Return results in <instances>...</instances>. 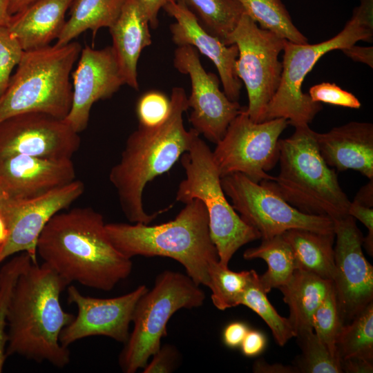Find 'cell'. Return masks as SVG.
Wrapping results in <instances>:
<instances>
[{
	"instance_id": "5b68a950",
	"label": "cell",
	"mask_w": 373,
	"mask_h": 373,
	"mask_svg": "<svg viewBox=\"0 0 373 373\" xmlns=\"http://www.w3.org/2000/svg\"><path fill=\"white\" fill-rule=\"evenodd\" d=\"M316 133L302 125L295 127L290 137L279 139L280 172L274 180L260 183L305 213L335 220L348 215L351 201L336 171L322 157Z\"/></svg>"
},
{
	"instance_id": "e0dca14e",
	"label": "cell",
	"mask_w": 373,
	"mask_h": 373,
	"mask_svg": "<svg viewBox=\"0 0 373 373\" xmlns=\"http://www.w3.org/2000/svg\"><path fill=\"white\" fill-rule=\"evenodd\" d=\"M148 289L142 285L119 296L96 298L84 296L70 285L67 288L68 302L76 305L77 314L62 329L61 344L68 347L78 340L94 336H104L125 343L135 305Z\"/></svg>"
},
{
	"instance_id": "7a4b0ae2",
	"label": "cell",
	"mask_w": 373,
	"mask_h": 373,
	"mask_svg": "<svg viewBox=\"0 0 373 373\" xmlns=\"http://www.w3.org/2000/svg\"><path fill=\"white\" fill-rule=\"evenodd\" d=\"M171 109L166 119L155 126L139 124L128 137L121 157L109 173L121 209L132 223L149 224L166 209L146 213L142 195L146 184L171 169L200 134L187 131L183 114L189 108L183 88H172Z\"/></svg>"
},
{
	"instance_id": "6da1fadb",
	"label": "cell",
	"mask_w": 373,
	"mask_h": 373,
	"mask_svg": "<svg viewBox=\"0 0 373 373\" xmlns=\"http://www.w3.org/2000/svg\"><path fill=\"white\" fill-rule=\"evenodd\" d=\"M105 226L91 207L60 211L42 231L37 253L68 285L110 291L131 274L133 262L114 247Z\"/></svg>"
},
{
	"instance_id": "ab89813d",
	"label": "cell",
	"mask_w": 373,
	"mask_h": 373,
	"mask_svg": "<svg viewBox=\"0 0 373 373\" xmlns=\"http://www.w3.org/2000/svg\"><path fill=\"white\" fill-rule=\"evenodd\" d=\"M348 215L362 222L368 230L363 237V245L371 256L373 255V209L372 207L362 204L355 200L350 202Z\"/></svg>"
},
{
	"instance_id": "603a6c76",
	"label": "cell",
	"mask_w": 373,
	"mask_h": 373,
	"mask_svg": "<svg viewBox=\"0 0 373 373\" xmlns=\"http://www.w3.org/2000/svg\"><path fill=\"white\" fill-rule=\"evenodd\" d=\"M73 0H36L12 15L8 28L24 51L44 48L59 36Z\"/></svg>"
},
{
	"instance_id": "f1b7e54d",
	"label": "cell",
	"mask_w": 373,
	"mask_h": 373,
	"mask_svg": "<svg viewBox=\"0 0 373 373\" xmlns=\"http://www.w3.org/2000/svg\"><path fill=\"white\" fill-rule=\"evenodd\" d=\"M245 13L260 25L278 36L295 44L308 43L292 22L289 12L280 0H237Z\"/></svg>"
},
{
	"instance_id": "9a60e30c",
	"label": "cell",
	"mask_w": 373,
	"mask_h": 373,
	"mask_svg": "<svg viewBox=\"0 0 373 373\" xmlns=\"http://www.w3.org/2000/svg\"><path fill=\"white\" fill-rule=\"evenodd\" d=\"M173 66L190 77L191 91L187 101L189 108H192L189 122L193 128L217 144L242 107L220 90L219 79L204 70L199 52L193 46H178L174 51Z\"/></svg>"
},
{
	"instance_id": "277c9868",
	"label": "cell",
	"mask_w": 373,
	"mask_h": 373,
	"mask_svg": "<svg viewBox=\"0 0 373 373\" xmlns=\"http://www.w3.org/2000/svg\"><path fill=\"white\" fill-rule=\"evenodd\" d=\"M114 247L124 256H162L180 263L198 285H208L209 265L219 260L210 236L209 216L203 202L193 199L176 217L150 226L142 223L106 224Z\"/></svg>"
},
{
	"instance_id": "8fae6325",
	"label": "cell",
	"mask_w": 373,
	"mask_h": 373,
	"mask_svg": "<svg viewBox=\"0 0 373 373\" xmlns=\"http://www.w3.org/2000/svg\"><path fill=\"white\" fill-rule=\"evenodd\" d=\"M289 124L285 118L252 121L242 107L212 152L220 177L240 173L256 182L274 180L267 171L279 158V137Z\"/></svg>"
},
{
	"instance_id": "f35d334b",
	"label": "cell",
	"mask_w": 373,
	"mask_h": 373,
	"mask_svg": "<svg viewBox=\"0 0 373 373\" xmlns=\"http://www.w3.org/2000/svg\"><path fill=\"white\" fill-rule=\"evenodd\" d=\"M153 358L143 368L144 373H170L180 365V354L173 345L166 344L152 356Z\"/></svg>"
},
{
	"instance_id": "4dcf8cb0",
	"label": "cell",
	"mask_w": 373,
	"mask_h": 373,
	"mask_svg": "<svg viewBox=\"0 0 373 373\" xmlns=\"http://www.w3.org/2000/svg\"><path fill=\"white\" fill-rule=\"evenodd\" d=\"M240 305L251 309L266 323L279 345L283 346L292 337H296L288 318L280 316L269 301L260 285L259 275L254 269L250 270L249 280Z\"/></svg>"
},
{
	"instance_id": "9c48e42d",
	"label": "cell",
	"mask_w": 373,
	"mask_h": 373,
	"mask_svg": "<svg viewBox=\"0 0 373 373\" xmlns=\"http://www.w3.org/2000/svg\"><path fill=\"white\" fill-rule=\"evenodd\" d=\"M372 39L373 31L352 17L338 34L323 42L299 44L286 40L280 85L266 108L262 122L283 117L294 127L309 125L323 109V106L303 92L301 87L306 75L325 54L341 50L361 40L372 42Z\"/></svg>"
},
{
	"instance_id": "2e32d148",
	"label": "cell",
	"mask_w": 373,
	"mask_h": 373,
	"mask_svg": "<svg viewBox=\"0 0 373 373\" xmlns=\"http://www.w3.org/2000/svg\"><path fill=\"white\" fill-rule=\"evenodd\" d=\"M80 144L79 133L64 119L44 113H21L0 122V157L71 159Z\"/></svg>"
},
{
	"instance_id": "bcb514c9",
	"label": "cell",
	"mask_w": 373,
	"mask_h": 373,
	"mask_svg": "<svg viewBox=\"0 0 373 373\" xmlns=\"http://www.w3.org/2000/svg\"><path fill=\"white\" fill-rule=\"evenodd\" d=\"M148 19L150 26L156 28L158 26V15L160 10L169 2L173 0H138Z\"/></svg>"
},
{
	"instance_id": "7dc6e473",
	"label": "cell",
	"mask_w": 373,
	"mask_h": 373,
	"mask_svg": "<svg viewBox=\"0 0 373 373\" xmlns=\"http://www.w3.org/2000/svg\"><path fill=\"white\" fill-rule=\"evenodd\" d=\"M255 373H298L294 365L280 363L269 364L263 358L256 361L252 367Z\"/></svg>"
},
{
	"instance_id": "5bb4252c",
	"label": "cell",
	"mask_w": 373,
	"mask_h": 373,
	"mask_svg": "<svg viewBox=\"0 0 373 373\" xmlns=\"http://www.w3.org/2000/svg\"><path fill=\"white\" fill-rule=\"evenodd\" d=\"M78 180L41 196L26 200L1 197L0 213L8 231V241L0 251V265L8 258L21 252L37 261L38 239L50 220L68 208L84 191Z\"/></svg>"
},
{
	"instance_id": "3957f363",
	"label": "cell",
	"mask_w": 373,
	"mask_h": 373,
	"mask_svg": "<svg viewBox=\"0 0 373 373\" xmlns=\"http://www.w3.org/2000/svg\"><path fill=\"white\" fill-rule=\"evenodd\" d=\"M68 284L46 263L31 262L19 276L10 303L7 356L18 355L62 368L70 361L59 336L75 316L65 312L60 296Z\"/></svg>"
},
{
	"instance_id": "4fadbf2b",
	"label": "cell",
	"mask_w": 373,
	"mask_h": 373,
	"mask_svg": "<svg viewBox=\"0 0 373 373\" xmlns=\"http://www.w3.org/2000/svg\"><path fill=\"white\" fill-rule=\"evenodd\" d=\"M335 276L332 280L343 325L373 301V267L363 250V236L350 215L333 220Z\"/></svg>"
},
{
	"instance_id": "83f0119b",
	"label": "cell",
	"mask_w": 373,
	"mask_h": 373,
	"mask_svg": "<svg viewBox=\"0 0 373 373\" xmlns=\"http://www.w3.org/2000/svg\"><path fill=\"white\" fill-rule=\"evenodd\" d=\"M180 1L194 14L204 30L225 44L242 15L245 13L237 0Z\"/></svg>"
},
{
	"instance_id": "b9f144b4",
	"label": "cell",
	"mask_w": 373,
	"mask_h": 373,
	"mask_svg": "<svg viewBox=\"0 0 373 373\" xmlns=\"http://www.w3.org/2000/svg\"><path fill=\"white\" fill-rule=\"evenodd\" d=\"M249 329L248 325L244 322H231L227 325L223 329L222 341L229 348H237L240 346Z\"/></svg>"
},
{
	"instance_id": "f907efd6",
	"label": "cell",
	"mask_w": 373,
	"mask_h": 373,
	"mask_svg": "<svg viewBox=\"0 0 373 373\" xmlns=\"http://www.w3.org/2000/svg\"><path fill=\"white\" fill-rule=\"evenodd\" d=\"M9 0H0V26L8 27L12 15L8 12Z\"/></svg>"
},
{
	"instance_id": "7402d4cb",
	"label": "cell",
	"mask_w": 373,
	"mask_h": 373,
	"mask_svg": "<svg viewBox=\"0 0 373 373\" xmlns=\"http://www.w3.org/2000/svg\"><path fill=\"white\" fill-rule=\"evenodd\" d=\"M149 19L138 0H127L109 28L111 46L124 84L139 89L137 63L143 49L152 43Z\"/></svg>"
},
{
	"instance_id": "ac0fdd59",
	"label": "cell",
	"mask_w": 373,
	"mask_h": 373,
	"mask_svg": "<svg viewBox=\"0 0 373 373\" xmlns=\"http://www.w3.org/2000/svg\"><path fill=\"white\" fill-rule=\"evenodd\" d=\"M79 58L72 73L71 107L64 119L77 133L86 128L94 103L111 97L124 84L112 46L95 50L86 46Z\"/></svg>"
},
{
	"instance_id": "74e56055",
	"label": "cell",
	"mask_w": 373,
	"mask_h": 373,
	"mask_svg": "<svg viewBox=\"0 0 373 373\" xmlns=\"http://www.w3.org/2000/svg\"><path fill=\"white\" fill-rule=\"evenodd\" d=\"M314 102L358 109L361 104L352 93L334 83L323 82L312 86L308 93Z\"/></svg>"
},
{
	"instance_id": "c3c4849f",
	"label": "cell",
	"mask_w": 373,
	"mask_h": 373,
	"mask_svg": "<svg viewBox=\"0 0 373 373\" xmlns=\"http://www.w3.org/2000/svg\"><path fill=\"white\" fill-rule=\"evenodd\" d=\"M355 201L369 207L373 206V180L361 188L356 194Z\"/></svg>"
},
{
	"instance_id": "7bdbcfd3",
	"label": "cell",
	"mask_w": 373,
	"mask_h": 373,
	"mask_svg": "<svg viewBox=\"0 0 373 373\" xmlns=\"http://www.w3.org/2000/svg\"><path fill=\"white\" fill-rule=\"evenodd\" d=\"M341 50L352 60L365 64L371 68H373L372 46H358L352 44Z\"/></svg>"
},
{
	"instance_id": "30bf717a",
	"label": "cell",
	"mask_w": 373,
	"mask_h": 373,
	"mask_svg": "<svg viewBox=\"0 0 373 373\" xmlns=\"http://www.w3.org/2000/svg\"><path fill=\"white\" fill-rule=\"evenodd\" d=\"M286 39L259 27L246 13L230 34L227 45L236 44V73L248 95L246 111L254 122H262L266 108L280 85L283 64L278 59Z\"/></svg>"
},
{
	"instance_id": "60d3db41",
	"label": "cell",
	"mask_w": 373,
	"mask_h": 373,
	"mask_svg": "<svg viewBox=\"0 0 373 373\" xmlns=\"http://www.w3.org/2000/svg\"><path fill=\"white\" fill-rule=\"evenodd\" d=\"M266 344V337L263 333L258 330L249 329L240 347L242 354L247 357H254L263 352Z\"/></svg>"
},
{
	"instance_id": "1f68e13d",
	"label": "cell",
	"mask_w": 373,
	"mask_h": 373,
	"mask_svg": "<svg viewBox=\"0 0 373 373\" xmlns=\"http://www.w3.org/2000/svg\"><path fill=\"white\" fill-rule=\"evenodd\" d=\"M208 275L207 287L211 291V300L217 309L225 310L240 305L250 270L233 271L216 260L209 265Z\"/></svg>"
},
{
	"instance_id": "52a82bcc",
	"label": "cell",
	"mask_w": 373,
	"mask_h": 373,
	"mask_svg": "<svg viewBox=\"0 0 373 373\" xmlns=\"http://www.w3.org/2000/svg\"><path fill=\"white\" fill-rule=\"evenodd\" d=\"M180 159L186 178L178 186L175 200L185 204L196 198L203 202L218 261L228 267L241 247L260 238V235L242 220L227 201L212 151L199 136Z\"/></svg>"
},
{
	"instance_id": "d6a6232c",
	"label": "cell",
	"mask_w": 373,
	"mask_h": 373,
	"mask_svg": "<svg viewBox=\"0 0 373 373\" xmlns=\"http://www.w3.org/2000/svg\"><path fill=\"white\" fill-rule=\"evenodd\" d=\"M296 337L301 350L294 362L298 373H342L340 359L329 352L314 330Z\"/></svg>"
},
{
	"instance_id": "44dd1931",
	"label": "cell",
	"mask_w": 373,
	"mask_h": 373,
	"mask_svg": "<svg viewBox=\"0 0 373 373\" xmlns=\"http://www.w3.org/2000/svg\"><path fill=\"white\" fill-rule=\"evenodd\" d=\"M319 152L338 171L354 170L373 180V124L352 121L323 133H316Z\"/></svg>"
},
{
	"instance_id": "e575fe53",
	"label": "cell",
	"mask_w": 373,
	"mask_h": 373,
	"mask_svg": "<svg viewBox=\"0 0 373 373\" xmlns=\"http://www.w3.org/2000/svg\"><path fill=\"white\" fill-rule=\"evenodd\" d=\"M312 323L313 330L318 338L334 356H337L336 342L343 323L336 299L334 285L314 312Z\"/></svg>"
},
{
	"instance_id": "ee69618b",
	"label": "cell",
	"mask_w": 373,
	"mask_h": 373,
	"mask_svg": "<svg viewBox=\"0 0 373 373\" xmlns=\"http://www.w3.org/2000/svg\"><path fill=\"white\" fill-rule=\"evenodd\" d=\"M360 2L354 9L352 17L363 27L373 31V0H360Z\"/></svg>"
},
{
	"instance_id": "ffe728a7",
	"label": "cell",
	"mask_w": 373,
	"mask_h": 373,
	"mask_svg": "<svg viewBox=\"0 0 373 373\" xmlns=\"http://www.w3.org/2000/svg\"><path fill=\"white\" fill-rule=\"evenodd\" d=\"M162 9L175 19L169 26L173 43L177 46H192L210 59L220 75L223 92L231 101L238 102L242 82L236 73L238 57L237 46L226 45L204 30L194 14L180 0H173Z\"/></svg>"
},
{
	"instance_id": "7c38bea8",
	"label": "cell",
	"mask_w": 373,
	"mask_h": 373,
	"mask_svg": "<svg viewBox=\"0 0 373 373\" xmlns=\"http://www.w3.org/2000/svg\"><path fill=\"white\" fill-rule=\"evenodd\" d=\"M221 185L242 220L254 228L261 239L281 235L292 229L334 232V221L326 216L305 213L274 191L240 173L221 178Z\"/></svg>"
},
{
	"instance_id": "f546056e",
	"label": "cell",
	"mask_w": 373,
	"mask_h": 373,
	"mask_svg": "<svg viewBox=\"0 0 373 373\" xmlns=\"http://www.w3.org/2000/svg\"><path fill=\"white\" fill-rule=\"evenodd\" d=\"M336 352L340 361L352 357L373 361V301L342 325Z\"/></svg>"
},
{
	"instance_id": "ba28073f",
	"label": "cell",
	"mask_w": 373,
	"mask_h": 373,
	"mask_svg": "<svg viewBox=\"0 0 373 373\" xmlns=\"http://www.w3.org/2000/svg\"><path fill=\"white\" fill-rule=\"evenodd\" d=\"M187 274L165 270L157 276L154 285L137 302L132 318L133 328L119 356V365L125 373L144 368L161 347L166 325L181 309L202 306L205 294Z\"/></svg>"
},
{
	"instance_id": "816d5d0a",
	"label": "cell",
	"mask_w": 373,
	"mask_h": 373,
	"mask_svg": "<svg viewBox=\"0 0 373 373\" xmlns=\"http://www.w3.org/2000/svg\"><path fill=\"white\" fill-rule=\"evenodd\" d=\"M9 231L6 223L0 213V251L8 241Z\"/></svg>"
},
{
	"instance_id": "4316f807",
	"label": "cell",
	"mask_w": 373,
	"mask_h": 373,
	"mask_svg": "<svg viewBox=\"0 0 373 373\" xmlns=\"http://www.w3.org/2000/svg\"><path fill=\"white\" fill-rule=\"evenodd\" d=\"M243 258L245 260L261 258L267 262V270L259 276L260 285L266 294L287 283L297 269L293 251L282 234L262 239L259 246L245 250Z\"/></svg>"
},
{
	"instance_id": "836d02e7",
	"label": "cell",
	"mask_w": 373,
	"mask_h": 373,
	"mask_svg": "<svg viewBox=\"0 0 373 373\" xmlns=\"http://www.w3.org/2000/svg\"><path fill=\"white\" fill-rule=\"evenodd\" d=\"M33 262L30 255H15L0 269V373L6 358L8 316L14 289L21 273Z\"/></svg>"
},
{
	"instance_id": "8992f818",
	"label": "cell",
	"mask_w": 373,
	"mask_h": 373,
	"mask_svg": "<svg viewBox=\"0 0 373 373\" xmlns=\"http://www.w3.org/2000/svg\"><path fill=\"white\" fill-rule=\"evenodd\" d=\"M81 45L70 41L23 51L0 95V122L15 115L39 112L64 119L72 104L71 70Z\"/></svg>"
},
{
	"instance_id": "8d00e7d4",
	"label": "cell",
	"mask_w": 373,
	"mask_h": 373,
	"mask_svg": "<svg viewBox=\"0 0 373 373\" xmlns=\"http://www.w3.org/2000/svg\"><path fill=\"white\" fill-rule=\"evenodd\" d=\"M23 51L8 27L0 26V95L6 89L12 70L20 61Z\"/></svg>"
},
{
	"instance_id": "f5cc1de1",
	"label": "cell",
	"mask_w": 373,
	"mask_h": 373,
	"mask_svg": "<svg viewBox=\"0 0 373 373\" xmlns=\"http://www.w3.org/2000/svg\"><path fill=\"white\" fill-rule=\"evenodd\" d=\"M1 187H0V202H1Z\"/></svg>"
},
{
	"instance_id": "f6af8a7d",
	"label": "cell",
	"mask_w": 373,
	"mask_h": 373,
	"mask_svg": "<svg viewBox=\"0 0 373 373\" xmlns=\"http://www.w3.org/2000/svg\"><path fill=\"white\" fill-rule=\"evenodd\" d=\"M342 372L346 373H372L373 361L361 358H347L340 361Z\"/></svg>"
},
{
	"instance_id": "d6986e66",
	"label": "cell",
	"mask_w": 373,
	"mask_h": 373,
	"mask_svg": "<svg viewBox=\"0 0 373 373\" xmlns=\"http://www.w3.org/2000/svg\"><path fill=\"white\" fill-rule=\"evenodd\" d=\"M76 180L71 159L14 155L0 157L1 197L32 199Z\"/></svg>"
},
{
	"instance_id": "d590c367",
	"label": "cell",
	"mask_w": 373,
	"mask_h": 373,
	"mask_svg": "<svg viewBox=\"0 0 373 373\" xmlns=\"http://www.w3.org/2000/svg\"><path fill=\"white\" fill-rule=\"evenodd\" d=\"M171 100L164 93L151 90L143 94L136 104L139 124L155 126L163 122L170 112Z\"/></svg>"
},
{
	"instance_id": "681fc988",
	"label": "cell",
	"mask_w": 373,
	"mask_h": 373,
	"mask_svg": "<svg viewBox=\"0 0 373 373\" xmlns=\"http://www.w3.org/2000/svg\"><path fill=\"white\" fill-rule=\"evenodd\" d=\"M35 1L36 0H9L8 12L10 15H14L26 8Z\"/></svg>"
},
{
	"instance_id": "cb8c5ba5",
	"label": "cell",
	"mask_w": 373,
	"mask_h": 373,
	"mask_svg": "<svg viewBox=\"0 0 373 373\" xmlns=\"http://www.w3.org/2000/svg\"><path fill=\"white\" fill-rule=\"evenodd\" d=\"M333 287V282L296 269L278 289L289 309V321L297 334L313 330L312 315Z\"/></svg>"
},
{
	"instance_id": "484cf974",
	"label": "cell",
	"mask_w": 373,
	"mask_h": 373,
	"mask_svg": "<svg viewBox=\"0 0 373 373\" xmlns=\"http://www.w3.org/2000/svg\"><path fill=\"white\" fill-rule=\"evenodd\" d=\"M127 0H73L70 18L55 44L64 45L80 34L91 30L93 37L102 28H110L116 21Z\"/></svg>"
},
{
	"instance_id": "d4e9b609",
	"label": "cell",
	"mask_w": 373,
	"mask_h": 373,
	"mask_svg": "<svg viewBox=\"0 0 373 373\" xmlns=\"http://www.w3.org/2000/svg\"><path fill=\"white\" fill-rule=\"evenodd\" d=\"M282 236L293 251L297 269L333 280L335 276L334 231L322 233L292 229Z\"/></svg>"
}]
</instances>
